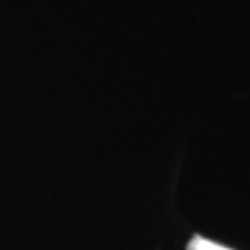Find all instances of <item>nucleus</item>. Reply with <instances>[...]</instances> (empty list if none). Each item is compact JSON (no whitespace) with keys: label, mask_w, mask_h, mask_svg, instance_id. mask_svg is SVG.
<instances>
[{"label":"nucleus","mask_w":250,"mask_h":250,"mask_svg":"<svg viewBox=\"0 0 250 250\" xmlns=\"http://www.w3.org/2000/svg\"><path fill=\"white\" fill-rule=\"evenodd\" d=\"M188 250H233V249H228V247H224V245H219V243L215 241H209V239H206V237H193L188 245Z\"/></svg>","instance_id":"obj_1"}]
</instances>
